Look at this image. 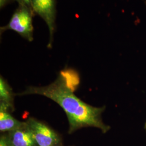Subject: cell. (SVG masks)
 <instances>
[{
    "label": "cell",
    "instance_id": "10",
    "mask_svg": "<svg viewBox=\"0 0 146 146\" xmlns=\"http://www.w3.org/2000/svg\"><path fill=\"white\" fill-rule=\"evenodd\" d=\"M145 129H146V124H145Z\"/></svg>",
    "mask_w": 146,
    "mask_h": 146
},
{
    "label": "cell",
    "instance_id": "8",
    "mask_svg": "<svg viewBox=\"0 0 146 146\" xmlns=\"http://www.w3.org/2000/svg\"><path fill=\"white\" fill-rule=\"evenodd\" d=\"M9 1L11 0H0V4L1 7L4 6L5 4H7ZM17 1L20 5H25L30 7L31 8V0H14ZM32 9V8H31Z\"/></svg>",
    "mask_w": 146,
    "mask_h": 146
},
{
    "label": "cell",
    "instance_id": "5",
    "mask_svg": "<svg viewBox=\"0 0 146 146\" xmlns=\"http://www.w3.org/2000/svg\"><path fill=\"white\" fill-rule=\"evenodd\" d=\"M7 135L12 146H37L26 122L25 125L8 132Z\"/></svg>",
    "mask_w": 146,
    "mask_h": 146
},
{
    "label": "cell",
    "instance_id": "2",
    "mask_svg": "<svg viewBox=\"0 0 146 146\" xmlns=\"http://www.w3.org/2000/svg\"><path fill=\"white\" fill-rule=\"evenodd\" d=\"M33 10L30 7L20 5L9 23L1 28V31L12 30L29 41L33 40V26L32 23Z\"/></svg>",
    "mask_w": 146,
    "mask_h": 146
},
{
    "label": "cell",
    "instance_id": "1",
    "mask_svg": "<svg viewBox=\"0 0 146 146\" xmlns=\"http://www.w3.org/2000/svg\"><path fill=\"white\" fill-rule=\"evenodd\" d=\"M64 78L63 73L54 82L48 86L30 87L14 95H40L57 103L68 117L69 133L87 127L99 128L103 133L109 131L110 126L104 124L101 117L105 107H95L84 103L74 94Z\"/></svg>",
    "mask_w": 146,
    "mask_h": 146
},
{
    "label": "cell",
    "instance_id": "3",
    "mask_svg": "<svg viewBox=\"0 0 146 146\" xmlns=\"http://www.w3.org/2000/svg\"><path fill=\"white\" fill-rule=\"evenodd\" d=\"M26 123L37 146H56L60 143L58 135L45 124L33 117H29Z\"/></svg>",
    "mask_w": 146,
    "mask_h": 146
},
{
    "label": "cell",
    "instance_id": "4",
    "mask_svg": "<svg viewBox=\"0 0 146 146\" xmlns=\"http://www.w3.org/2000/svg\"><path fill=\"white\" fill-rule=\"evenodd\" d=\"M32 10L37 14L47 23L50 34L49 47L51 46L55 31V0H31Z\"/></svg>",
    "mask_w": 146,
    "mask_h": 146
},
{
    "label": "cell",
    "instance_id": "9",
    "mask_svg": "<svg viewBox=\"0 0 146 146\" xmlns=\"http://www.w3.org/2000/svg\"><path fill=\"white\" fill-rule=\"evenodd\" d=\"M0 146H12L8 140L7 135L1 136L0 137Z\"/></svg>",
    "mask_w": 146,
    "mask_h": 146
},
{
    "label": "cell",
    "instance_id": "7",
    "mask_svg": "<svg viewBox=\"0 0 146 146\" xmlns=\"http://www.w3.org/2000/svg\"><path fill=\"white\" fill-rule=\"evenodd\" d=\"M12 90L8 84L1 77L0 78V100L1 103L5 104L11 109L13 108V96Z\"/></svg>",
    "mask_w": 146,
    "mask_h": 146
},
{
    "label": "cell",
    "instance_id": "6",
    "mask_svg": "<svg viewBox=\"0 0 146 146\" xmlns=\"http://www.w3.org/2000/svg\"><path fill=\"white\" fill-rule=\"evenodd\" d=\"M11 109L7 106L1 103L0 105V131L10 132L19 129L26 125V122L16 120L8 113Z\"/></svg>",
    "mask_w": 146,
    "mask_h": 146
}]
</instances>
